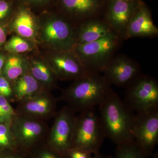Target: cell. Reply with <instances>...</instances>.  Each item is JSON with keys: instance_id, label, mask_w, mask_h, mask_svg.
<instances>
[{"instance_id": "obj_31", "label": "cell", "mask_w": 158, "mask_h": 158, "mask_svg": "<svg viewBox=\"0 0 158 158\" xmlns=\"http://www.w3.org/2000/svg\"><path fill=\"white\" fill-rule=\"evenodd\" d=\"M91 158H111L110 157L101 154L99 152L94 154Z\"/></svg>"}, {"instance_id": "obj_22", "label": "cell", "mask_w": 158, "mask_h": 158, "mask_svg": "<svg viewBox=\"0 0 158 158\" xmlns=\"http://www.w3.org/2000/svg\"><path fill=\"white\" fill-rule=\"evenodd\" d=\"M31 48L30 44L20 36L11 37L5 45L6 50L14 53L25 52L30 50Z\"/></svg>"}, {"instance_id": "obj_13", "label": "cell", "mask_w": 158, "mask_h": 158, "mask_svg": "<svg viewBox=\"0 0 158 158\" xmlns=\"http://www.w3.org/2000/svg\"><path fill=\"white\" fill-rule=\"evenodd\" d=\"M113 32L104 21L90 19L87 20L80 27L76 34L77 44H85L93 42Z\"/></svg>"}, {"instance_id": "obj_33", "label": "cell", "mask_w": 158, "mask_h": 158, "mask_svg": "<svg viewBox=\"0 0 158 158\" xmlns=\"http://www.w3.org/2000/svg\"><path fill=\"white\" fill-rule=\"evenodd\" d=\"M152 158H158V155L157 153H155L153 155Z\"/></svg>"}, {"instance_id": "obj_35", "label": "cell", "mask_w": 158, "mask_h": 158, "mask_svg": "<svg viewBox=\"0 0 158 158\" xmlns=\"http://www.w3.org/2000/svg\"><path fill=\"white\" fill-rule=\"evenodd\" d=\"M16 158L15 157H7V158Z\"/></svg>"}, {"instance_id": "obj_11", "label": "cell", "mask_w": 158, "mask_h": 158, "mask_svg": "<svg viewBox=\"0 0 158 158\" xmlns=\"http://www.w3.org/2000/svg\"><path fill=\"white\" fill-rule=\"evenodd\" d=\"M76 117L72 110L65 108L59 113L52 129L51 144L56 150L66 154L70 149Z\"/></svg>"}, {"instance_id": "obj_7", "label": "cell", "mask_w": 158, "mask_h": 158, "mask_svg": "<svg viewBox=\"0 0 158 158\" xmlns=\"http://www.w3.org/2000/svg\"><path fill=\"white\" fill-rule=\"evenodd\" d=\"M102 73L110 85L126 87L141 74L139 64L123 55L113 57Z\"/></svg>"}, {"instance_id": "obj_28", "label": "cell", "mask_w": 158, "mask_h": 158, "mask_svg": "<svg viewBox=\"0 0 158 158\" xmlns=\"http://www.w3.org/2000/svg\"><path fill=\"white\" fill-rule=\"evenodd\" d=\"M6 39V29L2 26H0V46L4 44Z\"/></svg>"}, {"instance_id": "obj_9", "label": "cell", "mask_w": 158, "mask_h": 158, "mask_svg": "<svg viewBox=\"0 0 158 158\" xmlns=\"http://www.w3.org/2000/svg\"><path fill=\"white\" fill-rule=\"evenodd\" d=\"M44 40L57 51L71 50L77 44L76 33L65 19H52L46 23L42 31Z\"/></svg>"}, {"instance_id": "obj_2", "label": "cell", "mask_w": 158, "mask_h": 158, "mask_svg": "<svg viewBox=\"0 0 158 158\" xmlns=\"http://www.w3.org/2000/svg\"><path fill=\"white\" fill-rule=\"evenodd\" d=\"M113 92L103 76L92 73L76 80L65 90L63 98L75 110L83 112L99 106Z\"/></svg>"}, {"instance_id": "obj_17", "label": "cell", "mask_w": 158, "mask_h": 158, "mask_svg": "<svg viewBox=\"0 0 158 158\" xmlns=\"http://www.w3.org/2000/svg\"><path fill=\"white\" fill-rule=\"evenodd\" d=\"M39 83L31 74H23L15 80L14 94L19 100L35 96L39 89Z\"/></svg>"}, {"instance_id": "obj_5", "label": "cell", "mask_w": 158, "mask_h": 158, "mask_svg": "<svg viewBox=\"0 0 158 158\" xmlns=\"http://www.w3.org/2000/svg\"><path fill=\"white\" fill-rule=\"evenodd\" d=\"M125 103L137 114L158 108V84L149 76L141 74L127 87Z\"/></svg>"}, {"instance_id": "obj_19", "label": "cell", "mask_w": 158, "mask_h": 158, "mask_svg": "<svg viewBox=\"0 0 158 158\" xmlns=\"http://www.w3.org/2000/svg\"><path fill=\"white\" fill-rule=\"evenodd\" d=\"M134 139L117 145L115 158H147Z\"/></svg>"}, {"instance_id": "obj_6", "label": "cell", "mask_w": 158, "mask_h": 158, "mask_svg": "<svg viewBox=\"0 0 158 158\" xmlns=\"http://www.w3.org/2000/svg\"><path fill=\"white\" fill-rule=\"evenodd\" d=\"M131 135L145 155L152 154L158 141V108L135 115Z\"/></svg>"}, {"instance_id": "obj_23", "label": "cell", "mask_w": 158, "mask_h": 158, "mask_svg": "<svg viewBox=\"0 0 158 158\" xmlns=\"http://www.w3.org/2000/svg\"><path fill=\"white\" fill-rule=\"evenodd\" d=\"M15 116V112L6 98L0 94V123L10 122Z\"/></svg>"}, {"instance_id": "obj_8", "label": "cell", "mask_w": 158, "mask_h": 158, "mask_svg": "<svg viewBox=\"0 0 158 158\" xmlns=\"http://www.w3.org/2000/svg\"><path fill=\"white\" fill-rule=\"evenodd\" d=\"M141 1H109L104 21L122 40H124L130 22Z\"/></svg>"}, {"instance_id": "obj_10", "label": "cell", "mask_w": 158, "mask_h": 158, "mask_svg": "<svg viewBox=\"0 0 158 158\" xmlns=\"http://www.w3.org/2000/svg\"><path fill=\"white\" fill-rule=\"evenodd\" d=\"M51 60L53 69L60 78H81L92 73L86 68L73 50L58 51Z\"/></svg>"}, {"instance_id": "obj_16", "label": "cell", "mask_w": 158, "mask_h": 158, "mask_svg": "<svg viewBox=\"0 0 158 158\" xmlns=\"http://www.w3.org/2000/svg\"><path fill=\"white\" fill-rule=\"evenodd\" d=\"M13 28L20 37L33 39L36 36L37 27L35 20L29 11L22 10L19 12L13 23Z\"/></svg>"}, {"instance_id": "obj_24", "label": "cell", "mask_w": 158, "mask_h": 158, "mask_svg": "<svg viewBox=\"0 0 158 158\" xmlns=\"http://www.w3.org/2000/svg\"><path fill=\"white\" fill-rule=\"evenodd\" d=\"M11 136L8 127L0 123V147L9 146L11 144Z\"/></svg>"}, {"instance_id": "obj_18", "label": "cell", "mask_w": 158, "mask_h": 158, "mask_svg": "<svg viewBox=\"0 0 158 158\" xmlns=\"http://www.w3.org/2000/svg\"><path fill=\"white\" fill-rule=\"evenodd\" d=\"M54 102L50 98L44 95H37L26 99L24 110L34 116H44L52 111Z\"/></svg>"}, {"instance_id": "obj_3", "label": "cell", "mask_w": 158, "mask_h": 158, "mask_svg": "<svg viewBox=\"0 0 158 158\" xmlns=\"http://www.w3.org/2000/svg\"><path fill=\"white\" fill-rule=\"evenodd\" d=\"M121 40L112 32L93 42L77 44L73 50L89 71L100 73L114 56Z\"/></svg>"}, {"instance_id": "obj_1", "label": "cell", "mask_w": 158, "mask_h": 158, "mask_svg": "<svg viewBox=\"0 0 158 158\" xmlns=\"http://www.w3.org/2000/svg\"><path fill=\"white\" fill-rule=\"evenodd\" d=\"M98 109L106 138L117 145L133 139L131 129L135 115L117 94L113 91Z\"/></svg>"}, {"instance_id": "obj_4", "label": "cell", "mask_w": 158, "mask_h": 158, "mask_svg": "<svg viewBox=\"0 0 158 158\" xmlns=\"http://www.w3.org/2000/svg\"><path fill=\"white\" fill-rule=\"evenodd\" d=\"M106 135L99 114L94 108L82 112L76 118L71 148L99 152Z\"/></svg>"}, {"instance_id": "obj_12", "label": "cell", "mask_w": 158, "mask_h": 158, "mask_svg": "<svg viewBox=\"0 0 158 158\" xmlns=\"http://www.w3.org/2000/svg\"><path fill=\"white\" fill-rule=\"evenodd\" d=\"M158 35V29L152 18L149 9L141 1L131 20L124 40L132 37H155Z\"/></svg>"}, {"instance_id": "obj_27", "label": "cell", "mask_w": 158, "mask_h": 158, "mask_svg": "<svg viewBox=\"0 0 158 158\" xmlns=\"http://www.w3.org/2000/svg\"><path fill=\"white\" fill-rule=\"evenodd\" d=\"M9 10V7L8 3L5 1H0V20L6 17Z\"/></svg>"}, {"instance_id": "obj_20", "label": "cell", "mask_w": 158, "mask_h": 158, "mask_svg": "<svg viewBox=\"0 0 158 158\" xmlns=\"http://www.w3.org/2000/svg\"><path fill=\"white\" fill-rule=\"evenodd\" d=\"M3 70L6 78L10 81H15L23 74V60L18 56H11L6 61Z\"/></svg>"}, {"instance_id": "obj_26", "label": "cell", "mask_w": 158, "mask_h": 158, "mask_svg": "<svg viewBox=\"0 0 158 158\" xmlns=\"http://www.w3.org/2000/svg\"><path fill=\"white\" fill-rule=\"evenodd\" d=\"M13 93L11 86L6 78L0 77V94L6 98L11 96Z\"/></svg>"}, {"instance_id": "obj_25", "label": "cell", "mask_w": 158, "mask_h": 158, "mask_svg": "<svg viewBox=\"0 0 158 158\" xmlns=\"http://www.w3.org/2000/svg\"><path fill=\"white\" fill-rule=\"evenodd\" d=\"M67 154L69 158H91L94 154L88 151L78 148H70Z\"/></svg>"}, {"instance_id": "obj_32", "label": "cell", "mask_w": 158, "mask_h": 158, "mask_svg": "<svg viewBox=\"0 0 158 158\" xmlns=\"http://www.w3.org/2000/svg\"><path fill=\"white\" fill-rule=\"evenodd\" d=\"M29 1H31V2H34L41 3L45 2L47 0H29Z\"/></svg>"}, {"instance_id": "obj_14", "label": "cell", "mask_w": 158, "mask_h": 158, "mask_svg": "<svg viewBox=\"0 0 158 158\" xmlns=\"http://www.w3.org/2000/svg\"><path fill=\"white\" fill-rule=\"evenodd\" d=\"M61 2L70 15L86 20L95 18L102 6V0H61Z\"/></svg>"}, {"instance_id": "obj_30", "label": "cell", "mask_w": 158, "mask_h": 158, "mask_svg": "<svg viewBox=\"0 0 158 158\" xmlns=\"http://www.w3.org/2000/svg\"><path fill=\"white\" fill-rule=\"evenodd\" d=\"M5 64V57L2 55H0V73L1 72Z\"/></svg>"}, {"instance_id": "obj_29", "label": "cell", "mask_w": 158, "mask_h": 158, "mask_svg": "<svg viewBox=\"0 0 158 158\" xmlns=\"http://www.w3.org/2000/svg\"><path fill=\"white\" fill-rule=\"evenodd\" d=\"M40 158H59L56 155L54 154L53 153L50 152H44L41 155V156Z\"/></svg>"}, {"instance_id": "obj_21", "label": "cell", "mask_w": 158, "mask_h": 158, "mask_svg": "<svg viewBox=\"0 0 158 158\" xmlns=\"http://www.w3.org/2000/svg\"><path fill=\"white\" fill-rule=\"evenodd\" d=\"M31 75L38 82L45 84H52L53 82L52 72L44 62L34 61L31 65Z\"/></svg>"}, {"instance_id": "obj_15", "label": "cell", "mask_w": 158, "mask_h": 158, "mask_svg": "<svg viewBox=\"0 0 158 158\" xmlns=\"http://www.w3.org/2000/svg\"><path fill=\"white\" fill-rule=\"evenodd\" d=\"M13 132L15 136L25 143L33 142L42 135L43 126L39 123L26 118H15Z\"/></svg>"}, {"instance_id": "obj_34", "label": "cell", "mask_w": 158, "mask_h": 158, "mask_svg": "<svg viewBox=\"0 0 158 158\" xmlns=\"http://www.w3.org/2000/svg\"><path fill=\"white\" fill-rule=\"evenodd\" d=\"M109 1H110V0H109ZM122 1H135V0H122Z\"/></svg>"}]
</instances>
